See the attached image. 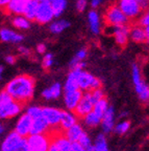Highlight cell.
I'll use <instances>...</instances> for the list:
<instances>
[{"label": "cell", "mask_w": 149, "mask_h": 151, "mask_svg": "<svg viewBox=\"0 0 149 151\" xmlns=\"http://www.w3.org/2000/svg\"><path fill=\"white\" fill-rule=\"evenodd\" d=\"M53 17V11H52L51 6L49 4L48 0L39 2V6H38L37 15H35V20H37L41 24H45L51 21Z\"/></svg>", "instance_id": "ba28073f"}, {"label": "cell", "mask_w": 149, "mask_h": 151, "mask_svg": "<svg viewBox=\"0 0 149 151\" xmlns=\"http://www.w3.org/2000/svg\"><path fill=\"white\" fill-rule=\"evenodd\" d=\"M94 151H109L107 150L106 142L102 134H99L96 139V144L94 146Z\"/></svg>", "instance_id": "4dcf8cb0"}, {"label": "cell", "mask_w": 149, "mask_h": 151, "mask_svg": "<svg viewBox=\"0 0 149 151\" xmlns=\"http://www.w3.org/2000/svg\"><path fill=\"white\" fill-rule=\"evenodd\" d=\"M135 1L140 4V6L142 7V9H147V6H148V0H135Z\"/></svg>", "instance_id": "7bdbcfd3"}, {"label": "cell", "mask_w": 149, "mask_h": 151, "mask_svg": "<svg viewBox=\"0 0 149 151\" xmlns=\"http://www.w3.org/2000/svg\"><path fill=\"white\" fill-rule=\"evenodd\" d=\"M101 1H102V0H92V1H91V5L93 7H97L98 5L101 3Z\"/></svg>", "instance_id": "bcb514c9"}, {"label": "cell", "mask_w": 149, "mask_h": 151, "mask_svg": "<svg viewBox=\"0 0 149 151\" xmlns=\"http://www.w3.org/2000/svg\"><path fill=\"white\" fill-rule=\"evenodd\" d=\"M0 39L4 42H14V43H17V42H20L22 41L23 37L21 35H18L17 33L13 31H9L7 28H3L0 31Z\"/></svg>", "instance_id": "d6986e66"}, {"label": "cell", "mask_w": 149, "mask_h": 151, "mask_svg": "<svg viewBox=\"0 0 149 151\" xmlns=\"http://www.w3.org/2000/svg\"><path fill=\"white\" fill-rule=\"evenodd\" d=\"M46 133L50 139L48 151H70L71 143L64 137V133L52 130H48Z\"/></svg>", "instance_id": "3957f363"}, {"label": "cell", "mask_w": 149, "mask_h": 151, "mask_svg": "<svg viewBox=\"0 0 149 151\" xmlns=\"http://www.w3.org/2000/svg\"><path fill=\"white\" fill-rule=\"evenodd\" d=\"M104 20L109 26L126 25V23L128 22V19L124 16V14L120 11V9L117 5H112L107 9L104 16Z\"/></svg>", "instance_id": "277c9868"}, {"label": "cell", "mask_w": 149, "mask_h": 151, "mask_svg": "<svg viewBox=\"0 0 149 151\" xmlns=\"http://www.w3.org/2000/svg\"><path fill=\"white\" fill-rule=\"evenodd\" d=\"M69 25H70V23L66 20H58L50 25V31L53 34H60L63 31H65Z\"/></svg>", "instance_id": "f1b7e54d"}, {"label": "cell", "mask_w": 149, "mask_h": 151, "mask_svg": "<svg viewBox=\"0 0 149 151\" xmlns=\"http://www.w3.org/2000/svg\"><path fill=\"white\" fill-rule=\"evenodd\" d=\"M89 23L93 34H98L100 32V21H99V16L95 11H91L88 15Z\"/></svg>", "instance_id": "d4e9b609"}, {"label": "cell", "mask_w": 149, "mask_h": 151, "mask_svg": "<svg viewBox=\"0 0 149 151\" xmlns=\"http://www.w3.org/2000/svg\"><path fill=\"white\" fill-rule=\"evenodd\" d=\"M5 61H6L9 64H14L15 63V57H13V56H7L6 58H5Z\"/></svg>", "instance_id": "f6af8a7d"}, {"label": "cell", "mask_w": 149, "mask_h": 151, "mask_svg": "<svg viewBox=\"0 0 149 151\" xmlns=\"http://www.w3.org/2000/svg\"><path fill=\"white\" fill-rule=\"evenodd\" d=\"M77 143H78V144L80 145V146H82V148L84 149V150L91 147V141H90L89 137L86 134V133H84V132H82V134L80 135V137L78 139Z\"/></svg>", "instance_id": "836d02e7"}, {"label": "cell", "mask_w": 149, "mask_h": 151, "mask_svg": "<svg viewBox=\"0 0 149 151\" xmlns=\"http://www.w3.org/2000/svg\"><path fill=\"white\" fill-rule=\"evenodd\" d=\"M26 114L31 119V121L35 120V119H39L42 116V108L41 107H31L27 110Z\"/></svg>", "instance_id": "d6a6232c"}, {"label": "cell", "mask_w": 149, "mask_h": 151, "mask_svg": "<svg viewBox=\"0 0 149 151\" xmlns=\"http://www.w3.org/2000/svg\"><path fill=\"white\" fill-rule=\"evenodd\" d=\"M24 137H21L19 134H17L16 132H12L11 134L7 135L6 139L2 143L1 149L2 151H17Z\"/></svg>", "instance_id": "7c38bea8"}, {"label": "cell", "mask_w": 149, "mask_h": 151, "mask_svg": "<svg viewBox=\"0 0 149 151\" xmlns=\"http://www.w3.org/2000/svg\"><path fill=\"white\" fill-rule=\"evenodd\" d=\"M29 0H9V4L6 5L7 12L15 15L23 14V11Z\"/></svg>", "instance_id": "2e32d148"}, {"label": "cell", "mask_w": 149, "mask_h": 151, "mask_svg": "<svg viewBox=\"0 0 149 151\" xmlns=\"http://www.w3.org/2000/svg\"><path fill=\"white\" fill-rule=\"evenodd\" d=\"M128 128H129V123L122 122L116 126V132L119 133V134H123V133H125V132L127 131Z\"/></svg>", "instance_id": "8d00e7d4"}, {"label": "cell", "mask_w": 149, "mask_h": 151, "mask_svg": "<svg viewBox=\"0 0 149 151\" xmlns=\"http://www.w3.org/2000/svg\"><path fill=\"white\" fill-rule=\"evenodd\" d=\"M100 121H101L100 119L98 118L93 111H91V112L88 113V114L84 116V122H86V124L89 126H92V127L98 125V124L100 123Z\"/></svg>", "instance_id": "1f68e13d"}, {"label": "cell", "mask_w": 149, "mask_h": 151, "mask_svg": "<svg viewBox=\"0 0 149 151\" xmlns=\"http://www.w3.org/2000/svg\"><path fill=\"white\" fill-rule=\"evenodd\" d=\"M52 65V55L47 54L45 55L44 59H43V67L44 68H49Z\"/></svg>", "instance_id": "74e56055"}, {"label": "cell", "mask_w": 149, "mask_h": 151, "mask_svg": "<svg viewBox=\"0 0 149 151\" xmlns=\"http://www.w3.org/2000/svg\"><path fill=\"white\" fill-rule=\"evenodd\" d=\"M38 6H39V2L37 0H29V2L27 3V5L25 6L23 11V15L29 21V20H35V15H37V11H38Z\"/></svg>", "instance_id": "7402d4cb"}, {"label": "cell", "mask_w": 149, "mask_h": 151, "mask_svg": "<svg viewBox=\"0 0 149 151\" xmlns=\"http://www.w3.org/2000/svg\"><path fill=\"white\" fill-rule=\"evenodd\" d=\"M87 6V0H76V9L79 12H82Z\"/></svg>", "instance_id": "60d3db41"}, {"label": "cell", "mask_w": 149, "mask_h": 151, "mask_svg": "<svg viewBox=\"0 0 149 151\" xmlns=\"http://www.w3.org/2000/svg\"><path fill=\"white\" fill-rule=\"evenodd\" d=\"M78 88L80 90H86V91H92L100 88V81L97 78L93 77L89 73L86 71H80L78 76V80H77Z\"/></svg>", "instance_id": "8992f818"}, {"label": "cell", "mask_w": 149, "mask_h": 151, "mask_svg": "<svg viewBox=\"0 0 149 151\" xmlns=\"http://www.w3.org/2000/svg\"><path fill=\"white\" fill-rule=\"evenodd\" d=\"M49 4L51 6L52 11H53L54 16H60L62 13L65 11L67 2L66 0H48Z\"/></svg>", "instance_id": "83f0119b"}, {"label": "cell", "mask_w": 149, "mask_h": 151, "mask_svg": "<svg viewBox=\"0 0 149 151\" xmlns=\"http://www.w3.org/2000/svg\"><path fill=\"white\" fill-rule=\"evenodd\" d=\"M70 151H84V149L78 143H71Z\"/></svg>", "instance_id": "b9f144b4"}, {"label": "cell", "mask_w": 149, "mask_h": 151, "mask_svg": "<svg viewBox=\"0 0 149 151\" xmlns=\"http://www.w3.org/2000/svg\"><path fill=\"white\" fill-rule=\"evenodd\" d=\"M110 28V33L115 36L116 42L121 46L127 43L128 35H129V28L127 25H120V26H109Z\"/></svg>", "instance_id": "8fae6325"}, {"label": "cell", "mask_w": 149, "mask_h": 151, "mask_svg": "<svg viewBox=\"0 0 149 151\" xmlns=\"http://www.w3.org/2000/svg\"><path fill=\"white\" fill-rule=\"evenodd\" d=\"M31 119L27 116V114H23L21 118L19 119L18 123L16 126V133L19 134L21 137H25L29 134L31 131Z\"/></svg>", "instance_id": "4fadbf2b"}, {"label": "cell", "mask_w": 149, "mask_h": 151, "mask_svg": "<svg viewBox=\"0 0 149 151\" xmlns=\"http://www.w3.org/2000/svg\"><path fill=\"white\" fill-rule=\"evenodd\" d=\"M82 97V92L80 89L74 90V91L65 92V104L66 107L69 108L70 110H74V108L77 106L78 102L80 101Z\"/></svg>", "instance_id": "5bb4252c"}, {"label": "cell", "mask_w": 149, "mask_h": 151, "mask_svg": "<svg viewBox=\"0 0 149 151\" xmlns=\"http://www.w3.org/2000/svg\"><path fill=\"white\" fill-rule=\"evenodd\" d=\"M3 131V127H2V125H1V124H0V133H1V132Z\"/></svg>", "instance_id": "f907efd6"}, {"label": "cell", "mask_w": 149, "mask_h": 151, "mask_svg": "<svg viewBox=\"0 0 149 151\" xmlns=\"http://www.w3.org/2000/svg\"><path fill=\"white\" fill-rule=\"evenodd\" d=\"M37 50H38V52H39L40 54H43V52H45V50H46V46H45L44 44H39V45H38V47H37Z\"/></svg>", "instance_id": "ee69618b"}, {"label": "cell", "mask_w": 149, "mask_h": 151, "mask_svg": "<svg viewBox=\"0 0 149 151\" xmlns=\"http://www.w3.org/2000/svg\"><path fill=\"white\" fill-rule=\"evenodd\" d=\"M139 96H140V99L142 100V101L147 102V100H148V98H149V89H148V86H147V85L141 90Z\"/></svg>", "instance_id": "f35d334b"}, {"label": "cell", "mask_w": 149, "mask_h": 151, "mask_svg": "<svg viewBox=\"0 0 149 151\" xmlns=\"http://www.w3.org/2000/svg\"><path fill=\"white\" fill-rule=\"evenodd\" d=\"M21 108V104L14 101L5 91L0 92V119L13 118L20 112Z\"/></svg>", "instance_id": "7a4b0ae2"}, {"label": "cell", "mask_w": 149, "mask_h": 151, "mask_svg": "<svg viewBox=\"0 0 149 151\" xmlns=\"http://www.w3.org/2000/svg\"><path fill=\"white\" fill-rule=\"evenodd\" d=\"M133 80L136 90H137L138 93H140L141 90L146 86V84H145L142 77H141V71H140V68H139V66L136 65V64L133 66Z\"/></svg>", "instance_id": "44dd1931"}, {"label": "cell", "mask_w": 149, "mask_h": 151, "mask_svg": "<svg viewBox=\"0 0 149 151\" xmlns=\"http://www.w3.org/2000/svg\"><path fill=\"white\" fill-rule=\"evenodd\" d=\"M102 127L105 132H109L113 129L114 125V109L112 107H109L102 116Z\"/></svg>", "instance_id": "ffe728a7"}, {"label": "cell", "mask_w": 149, "mask_h": 151, "mask_svg": "<svg viewBox=\"0 0 149 151\" xmlns=\"http://www.w3.org/2000/svg\"><path fill=\"white\" fill-rule=\"evenodd\" d=\"M94 103L92 102L90 92L87 91L84 94H82V99L78 102L77 106L74 108V113L78 118H84V116L90 113L93 109Z\"/></svg>", "instance_id": "9c48e42d"}, {"label": "cell", "mask_w": 149, "mask_h": 151, "mask_svg": "<svg viewBox=\"0 0 149 151\" xmlns=\"http://www.w3.org/2000/svg\"><path fill=\"white\" fill-rule=\"evenodd\" d=\"M89 92H90V97H91V100L94 104L103 98V92L100 88H98V89H95V90H92V91H89Z\"/></svg>", "instance_id": "e575fe53"}, {"label": "cell", "mask_w": 149, "mask_h": 151, "mask_svg": "<svg viewBox=\"0 0 149 151\" xmlns=\"http://www.w3.org/2000/svg\"><path fill=\"white\" fill-rule=\"evenodd\" d=\"M60 94H61V84H58V83H55L43 91V97L47 100L56 99L60 97Z\"/></svg>", "instance_id": "4316f807"}, {"label": "cell", "mask_w": 149, "mask_h": 151, "mask_svg": "<svg viewBox=\"0 0 149 151\" xmlns=\"http://www.w3.org/2000/svg\"><path fill=\"white\" fill-rule=\"evenodd\" d=\"M82 129L78 124H74L73 126H71L70 128H68L67 130H65L64 137L70 142V143H77L78 139L80 137V135L82 134Z\"/></svg>", "instance_id": "ac0fdd59"}, {"label": "cell", "mask_w": 149, "mask_h": 151, "mask_svg": "<svg viewBox=\"0 0 149 151\" xmlns=\"http://www.w3.org/2000/svg\"><path fill=\"white\" fill-rule=\"evenodd\" d=\"M107 108H109L107 101L104 99V98H102L101 100H99V101H97L95 104H94L92 111H93L96 116H97L98 118L101 120V119H102V116H103V114H104V112L106 111Z\"/></svg>", "instance_id": "484cf974"}, {"label": "cell", "mask_w": 149, "mask_h": 151, "mask_svg": "<svg viewBox=\"0 0 149 151\" xmlns=\"http://www.w3.org/2000/svg\"><path fill=\"white\" fill-rule=\"evenodd\" d=\"M82 70H77V69H72L69 75H68L67 81L65 83V92L74 91V90L79 89L77 80H78V76Z\"/></svg>", "instance_id": "e0dca14e"}, {"label": "cell", "mask_w": 149, "mask_h": 151, "mask_svg": "<svg viewBox=\"0 0 149 151\" xmlns=\"http://www.w3.org/2000/svg\"><path fill=\"white\" fill-rule=\"evenodd\" d=\"M49 142L50 139L47 133L29 135L26 139L28 151H48Z\"/></svg>", "instance_id": "5b68a950"}, {"label": "cell", "mask_w": 149, "mask_h": 151, "mask_svg": "<svg viewBox=\"0 0 149 151\" xmlns=\"http://www.w3.org/2000/svg\"><path fill=\"white\" fill-rule=\"evenodd\" d=\"M117 6L127 19L136 18L142 12V7L135 0H119Z\"/></svg>", "instance_id": "52a82bcc"}, {"label": "cell", "mask_w": 149, "mask_h": 151, "mask_svg": "<svg viewBox=\"0 0 149 151\" xmlns=\"http://www.w3.org/2000/svg\"><path fill=\"white\" fill-rule=\"evenodd\" d=\"M61 112V110L55 108H50V107L42 108V116L46 121L47 125L49 127H55V126H57L60 124Z\"/></svg>", "instance_id": "30bf717a"}, {"label": "cell", "mask_w": 149, "mask_h": 151, "mask_svg": "<svg viewBox=\"0 0 149 151\" xmlns=\"http://www.w3.org/2000/svg\"><path fill=\"white\" fill-rule=\"evenodd\" d=\"M131 37L135 42H144V41L148 40V36L145 34L144 28L140 27V26H136L133 27L129 31Z\"/></svg>", "instance_id": "cb8c5ba5"}, {"label": "cell", "mask_w": 149, "mask_h": 151, "mask_svg": "<svg viewBox=\"0 0 149 151\" xmlns=\"http://www.w3.org/2000/svg\"><path fill=\"white\" fill-rule=\"evenodd\" d=\"M4 91L17 103L24 105L33 96L35 80L28 75L18 76L6 85Z\"/></svg>", "instance_id": "6da1fadb"}, {"label": "cell", "mask_w": 149, "mask_h": 151, "mask_svg": "<svg viewBox=\"0 0 149 151\" xmlns=\"http://www.w3.org/2000/svg\"><path fill=\"white\" fill-rule=\"evenodd\" d=\"M87 56V50H80L76 54V56H75L74 59L71 61V66L74 65L75 63H78V62H82V59H84Z\"/></svg>", "instance_id": "d590c367"}, {"label": "cell", "mask_w": 149, "mask_h": 151, "mask_svg": "<svg viewBox=\"0 0 149 151\" xmlns=\"http://www.w3.org/2000/svg\"><path fill=\"white\" fill-rule=\"evenodd\" d=\"M13 24H14L15 27L20 28V29H26V28H28L29 25H31V23H29V21H28L27 19L20 16H17L13 19Z\"/></svg>", "instance_id": "f546056e"}, {"label": "cell", "mask_w": 149, "mask_h": 151, "mask_svg": "<svg viewBox=\"0 0 149 151\" xmlns=\"http://www.w3.org/2000/svg\"><path fill=\"white\" fill-rule=\"evenodd\" d=\"M38 2H41V1H45V0H37Z\"/></svg>", "instance_id": "816d5d0a"}, {"label": "cell", "mask_w": 149, "mask_h": 151, "mask_svg": "<svg viewBox=\"0 0 149 151\" xmlns=\"http://www.w3.org/2000/svg\"><path fill=\"white\" fill-rule=\"evenodd\" d=\"M2 73H3V67H2V66H0V79H1V76H2Z\"/></svg>", "instance_id": "681fc988"}, {"label": "cell", "mask_w": 149, "mask_h": 151, "mask_svg": "<svg viewBox=\"0 0 149 151\" xmlns=\"http://www.w3.org/2000/svg\"><path fill=\"white\" fill-rule=\"evenodd\" d=\"M49 130V126L47 125L46 121L43 119V116L35 120L31 121V131H29V135L33 134H45Z\"/></svg>", "instance_id": "9a60e30c"}, {"label": "cell", "mask_w": 149, "mask_h": 151, "mask_svg": "<svg viewBox=\"0 0 149 151\" xmlns=\"http://www.w3.org/2000/svg\"><path fill=\"white\" fill-rule=\"evenodd\" d=\"M9 2V0H0V7H6Z\"/></svg>", "instance_id": "7dc6e473"}, {"label": "cell", "mask_w": 149, "mask_h": 151, "mask_svg": "<svg viewBox=\"0 0 149 151\" xmlns=\"http://www.w3.org/2000/svg\"><path fill=\"white\" fill-rule=\"evenodd\" d=\"M140 25L142 26V28L149 26V15H148V13H145V14L143 15L142 17H141V19H140Z\"/></svg>", "instance_id": "ab89813d"}, {"label": "cell", "mask_w": 149, "mask_h": 151, "mask_svg": "<svg viewBox=\"0 0 149 151\" xmlns=\"http://www.w3.org/2000/svg\"><path fill=\"white\" fill-rule=\"evenodd\" d=\"M74 124H76V120L72 113L67 112V111H62L61 120H60V125H61L62 129L67 130L68 128H70Z\"/></svg>", "instance_id": "603a6c76"}, {"label": "cell", "mask_w": 149, "mask_h": 151, "mask_svg": "<svg viewBox=\"0 0 149 151\" xmlns=\"http://www.w3.org/2000/svg\"><path fill=\"white\" fill-rule=\"evenodd\" d=\"M19 50H20V52H21V54H23V55H28V54H29V50H26V48H24V47H20V48H19Z\"/></svg>", "instance_id": "c3c4849f"}]
</instances>
